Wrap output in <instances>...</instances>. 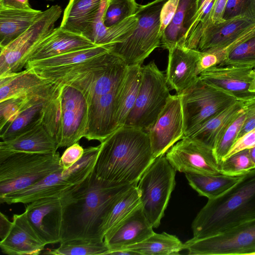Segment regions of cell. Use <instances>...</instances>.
Instances as JSON below:
<instances>
[{"mask_svg": "<svg viewBox=\"0 0 255 255\" xmlns=\"http://www.w3.org/2000/svg\"><path fill=\"white\" fill-rule=\"evenodd\" d=\"M109 249L104 240L76 239L62 241L58 248L44 254L54 255H108Z\"/></svg>", "mask_w": 255, "mask_h": 255, "instance_id": "cell-37", "label": "cell"}, {"mask_svg": "<svg viewBox=\"0 0 255 255\" xmlns=\"http://www.w3.org/2000/svg\"><path fill=\"white\" fill-rule=\"evenodd\" d=\"M122 82L88 105V122L84 137L88 140L101 142L118 129L116 115Z\"/></svg>", "mask_w": 255, "mask_h": 255, "instance_id": "cell-17", "label": "cell"}, {"mask_svg": "<svg viewBox=\"0 0 255 255\" xmlns=\"http://www.w3.org/2000/svg\"><path fill=\"white\" fill-rule=\"evenodd\" d=\"M166 76L154 61L142 66V76L133 107L124 127L145 131L152 127L171 96Z\"/></svg>", "mask_w": 255, "mask_h": 255, "instance_id": "cell-9", "label": "cell"}, {"mask_svg": "<svg viewBox=\"0 0 255 255\" xmlns=\"http://www.w3.org/2000/svg\"><path fill=\"white\" fill-rule=\"evenodd\" d=\"M142 76V65L128 66L122 83L116 115L117 128L125 126L127 118L135 104Z\"/></svg>", "mask_w": 255, "mask_h": 255, "instance_id": "cell-30", "label": "cell"}, {"mask_svg": "<svg viewBox=\"0 0 255 255\" xmlns=\"http://www.w3.org/2000/svg\"><path fill=\"white\" fill-rule=\"evenodd\" d=\"M254 219L255 169L221 195L208 199L192 223V239L214 236Z\"/></svg>", "mask_w": 255, "mask_h": 255, "instance_id": "cell-3", "label": "cell"}, {"mask_svg": "<svg viewBox=\"0 0 255 255\" xmlns=\"http://www.w3.org/2000/svg\"><path fill=\"white\" fill-rule=\"evenodd\" d=\"M166 79L168 86L181 94L199 80L197 65L200 51L177 45L168 50Z\"/></svg>", "mask_w": 255, "mask_h": 255, "instance_id": "cell-18", "label": "cell"}, {"mask_svg": "<svg viewBox=\"0 0 255 255\" xmlns=\"http://www.w3.org/2000/svg\"><path fill=\"white\" fill-rule=\"evenodd\" d=\"M119 250H130L142 255H178L184 250V244L174 235L165 232L154 233L138 244Z\"/></svg>", "mask_w": 255, "mask_h": 255, "instance_id": "cell-34", "label": "cell"}, {"mask_svg": "<svg viewBox=\"0 0 255 255\" xmlns=\"http://www.w3.org/2000/svg\"><path fill=\"white\" fill-rule=\"evenodd\" d=\"M255 77V68L238 65L213 66L199 75L202 81L223 90L244 103L255 98V93L250 91Z\"/></svg>", "mask_w": 255, "mask_h": 255, "instance_id": "cell-16", "label": "cell"}, {"mask_svg": "<svg viewBox=\"0 0 255 255\" xmlns=\"http://www.w3.org/2000/svg\"><path fill=\"white\" fill-rule=\"evenodd\" d=\"M254 146H255V128L238 138L223 160L237 152L246 149H250Z\"/></svg>", "mask_w": 255, "mask_h": 255, "instance_id": "cell-46", "label": "cell"}, {"mask_svg": "<svg viewBox=\"0 0 255 255\" xmlns=\"http://www.w3.org/2000/svg\"><path fill=\"white\" fill-rule=\"evenodd\" d=\"M146 132L155 158L164 155L183 138V118L180 94L171 95L156 121Z\"/></svg>", "mask_w": 255, "mask_h": 255, "instance_id": "cell-14", "label": "cell"}, {"mask_svg": "<svg viewBox=\"0 0 255 255\" xmlns=\"http://www.w3.org/2000/svg\"><path fill=\"white\" fill-rule=\"evenodd\" d=\"M62 9L54 5L42 11L24 33L6 46L0 48V76L21 71L34 48L55 28Z\"/></svg>", "mask_w": 255, "mask_h": 255, "instance_id": "cell-11", "label": "cell"}, {"mask_svg": "<svg viewBox=\"0 0 255 255\" xmlns=\"http://www.w3.org/2000/svg\"><path fill=\"white\" fill-rule=\"evenodd\" d=\"M139 4L135 0H107L103 20L105 26L111 27L133 15Z\"/></svg>", "mask_w": 255, "mask_h": 255, "instance_id": "cell-39", "label": "cell"}, {"mask_svg": "<svg viewBox=\"0 0 255 255\" xmlns=\"http://www.w3.org/2000/svg\"><path fill=\"white\" fill-rule=\"evenodd\" d=\"M135 185L117 201L104 222L102 233L105 235L141 205L139 191Z\"/></svg>", "mask_w": 255, "mask_h": 255, "instance_id": "cell-36", "label": "cell"}, {"mask_svg": "<svg viewBox=\"0 0 255 255\" xmlns=\"http://www.w3.org/2000/svg\"><path fill=\"white\" fill-rule=\"evenodd\" d=\"M110 51V45L95 46L70 51L52 57L30 61L27 68H53L73 65L92 57Z\"/></svg>", "mask_w": 255, "mask_h": 255, "instance_id": "cell-35", "label": "cell"}, {"mask_svg": "<svg viewBox=\"0 0 255 255\" xmlns=\"http://www.w3.org/2000/svg\"><path fill=\"white\" fill-rule=\"evenodd\" d=\"M176 170L165 155L156 157L142 174L137 188L143 213L153 228L159 227L175 185Z\"/></svg>", "mask_w": 255, "mask_h": 255, "instance_id": "cell-8", "label": "cell"}, {"mask_svg": "<svg viewBox=\"0 0 255 255\" xmlns=\"http://www.w3.org/2000/svg\"><path fill=\"white\" fill-rule=\"evenodd\" d=\"M250 91L251 92L255 93V77L250 86Z\"/></svg>", "mask_w": 255, "mask_h": 255, "instance_id": "cell-54", "label": "cell"}, {"mask_svg": "<svg viewBox=\"0 0 255 255\" xmlns=\"http://www.w3.org/2000/svg\"><path fill=\"white\" fill-rule=\"evenodd\" d=\"M76 189L61 196L43 198L26 204L28 219L46 245L61 242L65 207Z\"/></svg>", "mask_w": 255, "mask_h": 255, "instance_id": "cell-13", "label": "cell"}, {"mask_svg": "<svg viewBox=\"0 0 255 255\" xmlns=\"http://www.w3.org/2000/svg\"><path fill=\"white\" fill-rule=\"evenodd\" d=\"M12 225L8 218L2 213L0 214V238L2 240L9 231Z\"/></svg>", "mask_w": 255, "mask_h": 255, "instance_id": "cell-51", "label": "cell"}, {"mask_svg": "<svg viewBox=\"0 0 255 255\" xmlns=\"http://www.w3.org/2000/svg\"><path fill=\"white\" fill-rule=\"evenodd\" d=\"M198 2V0H179L173 19L161 36L163 48L169 50L181 44L197 13Z\"/></svg>", "mask_w": 255, "mask_h": 255, "instance_id": "cell-29", "label": "cell"}, {"mask_svg": "<svg viewBox=\"0 0 255 255\" xmlns=\"http://www.w3.org/2000/svg\"><path fill=\"white\" fill-rule=\"evenodd\" d=\"M62 109L61 129L57 140L58 147H68L84 137L88 122L87 103L73 104L62 107Z\"/></svg>", "mask_w": 255, "mask_h": 255, "instance_id": "cell-28", "label": "cell"}, {"mask_svg": "<svg viewBox=\"0 0 255 255\" xmlns=\"http://www.w3.org/2000/svg\"><path fill=\"white\" fill-rule=\"evenodd\" d=\"M238 65L255 68V35L235 47L219 65Z\"/></svg>", "mask_w": 255, "mask_h": 255, "instance_id": "cell-43", "label": "cell"}, {"mask_svg": "<svg viewBox=\"0 0 255 255\" xmlns=\"http://www.w3.org/2000/svg\"><path fill=\"white\" fill-rule=\"evenodd\" d=\"M42 11L0 8V48L13 41L29 27Z\"/></svg>", "mask_w": 255, "mask_h": 255, "instance_id": "cell-27", "label": "cell"}, {"mask_svg": "<svg viewBox=\"0 0 255 255\" xmlns=\"http://www.w3.org/2000/svg\"><path fill=\"white\" fill-rule=\"evenodd\" d=\"M59 152H18L0 161V198L25 189L63 169Z\"/></svg>", "mask_w": 255, "mask_h": 255, "instance_id": "cell-7", "label": "cell"}, {"mask_svg": "<svg viewBox=\"0 0 255 255\" xmlns=\"http://www.w3.org/2000/svg\"><path fill=\"white\" fill-rule=\"evenodd\" d=\"M228 0H216L213 5L211 15L212 23L216 24L223 22V15Z\"/></svg>", "mask_w": 255, "mask_h": 255, "instance_id": "cell-49", "label": "cell"}, {"mask_svg": "<svg viewBox=\"0 0 255 255\" xmlns=\"http://www.w3.org/2000/svg\"><path fill=\"white\" fill-rule=\"evenodd\" d=\"M165 156L176 171L220 174L213 150L189 137L177 141L167 151Z\"/></svg>", "mask_w": 255, "mask_h": 255, "instance_id": "cell-15", "label": "cell"}, {"mask_svg": "<svg viewBox=\"0 0 255 255\" xmlns=\"http://www.w3.org/2000/svg\"><path fill=\"white\" fill-rule=\"evenodd\" d=\"M179 0H167L162 6L160 14V34L161 36L172 21L176 11Z\"/></svg>", "mask_w": 255, "mask_h": 255, "instance_id": "cell-47", "label": "cell"}, {"mask_svg": "<svg viewBox=\"0 0 255 255\" xmlns=\"http://www.w3.org/2000/svg\"><path fill=\"white\" fill-rule=\"evenodd\" d=\"M31 68L52 82L76 88L85 96L88 105L119 85L128 66L119 56L109 51L69 66Z\"/></svg>", "mask_w": 255, "mask_h": 255, "instance_id": "cell-4", "label": "cell"}, {"mask_svg": "<svg viewBox=\"0 0 255 255\" xmlns=\"http://www.w3.org/2000/svg\"><path fill=\"white\" fill-rule=\"evenodd\" d=\"M57 84L43 78L31 68L0 76V101L25 95H50Z\"/></svg>", "mask_w": 255, "mask_h": 255, "instance_id": "cell-20", "label": "cell"}, {"mask_svg": "<svg viewBox=\"0 0 255 255\" xmlns=\"http://www.w3.org/2000/svg\"><path fill=\"white\" fill-rule=\"evenodd\" d=\"M249 152L255 169V146L249 149Z\"/></svg>", "mask_w": 255, "mask_h": 255, "instance_id": "cell-53", "label": "cell"}, {"mask_svg": "<svg viewBox=\"0 0 255 255\" xmlns=\"http://www.w3.org/2000/svg\"><path fill=\"white\" fill-rule=\"evenodd\" d=\"M107 0H104L101 9L93 25L89 39L97 45H110L120 41L130 34L137 21L135 13L118 25L107 27L105 26L103 16Z\"/></svg>", "mask_w": 255, "mask_h": 255, "instance_id": "cell-31", "label": "cell"}, {"mask_svg": "<svg viewBox=\"0 0 255 255\" xmlns=\"http://www.w3.org/2000/svg\"><path fill=\"white\" fill-rule=\"evenodd\" d=\"M255 26V15L238 16L219 23L211 22L205 28L197 50L223 48Z\"/></svg>", "mask_w": 255, "mask_h": 255, "instance_id": "cell-22", "label": "cell"}, {"mask_svg": "<svg viewBox=\"0 0 255 255\" xmlns=\"http://www.w3.org/2000/svg\"><path fill=\"white\" fill-rule=\"evenodd\" d=\"M57 84L55 90L45 100L41 122L44 128L57 143L61 132L63 115L61 85Z\"/></svg>", "mask_w": 255, "mask_h": 255, "instance_id": "cell-38", "label": "cell"}, {"mask_svg": "<svg viewBox=\"0 0 255 255\" xmlns=\"http://www.w3.org/2000/svg\"><path fill=\"white\" fill-rule=\"evenodd\" d=\"M180 95L183 118V138L238 101L232 94L204 83L199 78L193 87Z\"/></svg>", "mask_w": 255, "mask_h": 255, "instance_id": "cell-10", "label": "cell"}, {"mask_svg": "<svg viewBox=\"0 0 255 255\" xmlns=\"http://www.w3.org/2000/svg\"><path fill=\"white\" fill-rule=\"evenodd\" d=\"M42 98L46 97L25 95L0 101V129L12 122L25 108Z\"/></svg>", "mask_w": 255, "mask_h": 255, "instance_id": "cell-41", "label": "cell"}, {"mask_svg": "<svg viewBox=\"0 0 255 255\" xmlns=\"http://www.w3.org/2000/svg\"><path fill=\"white\" fill-rule=\"evenodd\" d=\"M46 98H40L27 107L12 122L0 129L1 141L13 139L41 124Z\"/></svg>", "mask_w": 255, "mask_h": 255, "instance_id": "cell-33", "label": "cell"}, {"mask_svg": "<svg viewBox=\"0 0 255 255\" xmlns=\"http://www.w3.org/2000/svg\"><path fill=\"white\" fill-rule=\"evenodd\" d=\"M47 0L53 1V0Z\"/></svg>", "mask_w": 255, "mask_h": 255, "instance_id": "cell-55", "label": "cell"}, {"mask_svg": "<svg viewBox=\"0 0 255 255\" xmlns=\"http://www.w3.org/2000/svg\"><path fill=\"white\" fill-rule=\"evenodd\" d=\"M100 148L101 144L85 148L82 157L70 168L53 172L32 186L0 198V203L27 204L73 191L93 172Z\"/></svg>", "mask_w": 255, "mask_h": 255, "instance_id": "cell-5", "label": "cell"}, {"mask_svg": "<svg viewBox=\"0 0 255 255\" xmlns=\"http://www.w3.org/2000/svg\"><path fill=\"white\" fill-rule=\"evenodd\" d=\"M135 185L109 183L98 179L92 172L74 191L65 207L61 242L76 239L104 240L103 227L112 208Z\"/></svg>", "mask_w": 255, "mask_h": 255, "instance_id": "cell-1", "label": "cell"}, {"mask_svg": "<svg viewBox=\"0 0 255 255\" xmlns=\"http://www.w3.org/2000/svg\"><path fill=\"white\" fill-rule=\"evenodd\" d=\"M84 149L78 142L67 147L60 158L62 168L67 170L77 162L82 157Z\"/></svg>", "mask_w": 255, "mask_h": 255, "instance_id": "cell-45", "label": "cell"}, {"mask_svg": "<svg viewBox=\"0 0 255 255\" xmlns=\"http://www.w3.org/2000/svg\"><path fill=\"white\" fill-rule=\"evenodd\" d=\"M0 8L31 10L28 0H0Z\"/></svg>", "mask_w": 255, "mask_h": 255, "instance_id": "cell-50", "label": "cell"}, {"mask_svg": "<svg viewBox=\"0 0 255 255\" xmlns=\"http://www.w3.org/2000/svg\"><path fill=\"white\" fill-rule=\"evenodd\" d=\"M46 245L29 222L25 211L13 215L9 231L0 241L2 253L9 255H39Z\"/></svg>", "mask_w": 255, "mask_h": 255, "instance_id": "cell-19", "label": "cell"}, {"mask_svg": "<svg viewBox=\"0 0 255 255\" xmlns=\"http://www.w3.org/2000/svg\"><path fill=\"white\" fill-rule=\"evenodd\" d=\"M244 109L246 119L238 138L255 128V98L244 103Z\"/></svg>", "mask_w": 255, "mask_h": 255, "instance_id": "cell-48", "label": "cell"}, {"mask_svg": "<svg viewBox=\"0 0 255 255\" xmlns=\"http://www.w3.org/2000/svg\"><path fill=\"white\" fill-rule=\"evenodd\" d=\"M96 45L82 35L67 31L59 26L55 28L29 53L26 59V64L30 61L44 59Z\"/></svg>", "mask_w": 255, "mask_h": 255, "instance_id": "cell-23", "label": "cell"}, {"mask_svg": "<svg viewBox=\"0 0 255 255\" xmlns=\"http://www.w3.org/2000/svg\"><path fill=\"white\" fill-rule=\"evenodd\" d=\"M100 144L93 172L98 179L109 183L137 184L156 158L147 132L140 129L121 127Z\"/></svg>", "mask_w": 255, "mask_h": 255, "instance_id": "cell-2", "label": "cell"}, {"mask_svg": "<svg viewBox=\"0 0 255 255\" xmlns=\"http://www.w3.org/2000/svg\"><path fill=\"white\" fill-rule=\"evenodd\" d=\"M167 0H154L139 5L135 12L136 26L120 41L110 45V51L128 66L142 65L144 60L161 44L160 14Z\"/></svg>", "mask_w": 255, "mask_h": 255, "instance_id": "cell-6", "label": "cell"}, {"mask_svg": "<svg viewBox=\"0 0 255 255\" xmlns=\"http://www.w3.org/2000/svg\"><path fill=\"white\" fill-rule=\"evenodd\" d=\"M242 15H255V0H228L224 19Z\"/></svg>", "mask_w": 255, "mask_h": 255, "instance_id": "cell-44", "label": "cell"}, {"mask_svg": "<svg viewBox=\"0 0 255 255\" xmlns=\"http://www.w3.org/2000/svg\"><path fill=\"white\" fill-rule=\"evenodd\" d=\"M58 146L42 124L10 140L0 142V161L18 152L51 153Z\"/></svg>", "mask_w": 255, "mask_h": 255, "instance_id": "cell-24", "label": "cell"}, {"mask_svg": "<svg viewBox=\"0 0 255 255\" xmlns=\"http://www.w3.org/2000/svg\"><path fill=\"white\" fill-rule=\"evenodd\" d=\"M246 119L244 109L232 121L217 141L213 152L220 165L232 145L238 137Z\"/></svg>", "mask_w": 255, "mask_h": 255, "instance_id": "cell-40", "label": "cell"}, {"mask_svg": "<svg viewBox=\"0 0 255 255\" xmlns=\"http://www.w3.org/2000/svg\"><path fill=\"white\" fill-rule=\"evenodd\" d=\"M244 102L237 101L233 105L214 116L189 136V137L213 150L232 121L243 110Z\"/></svg>", "mask_w": 255, "mask_h": 255, "instance_id": "cell-26", "label": "cell"}, {"mask_svg": "<svg viewBox=\"0 0 255 255\" xmlns=\"http://www.w3.org/2000/svg\"><path fill=\"white\" fill-rule=\"evenodd\" d=\"M153 228L140 205L105 235L108 254L144 241L154 233Z\"/></svg>", "mask_w": 255, "mask_h": 255, "instance_id": "cell-21", "label": "cell"}, {"mask_svg": "<svg viewBox=\"0 0 255 255\" xmlns=\"http://www.w3.org/2000/svg\"><path fill=\"white\" fill-rule=\"evenodd\" d=\"M108 255H138L135 252L128 250H118L110 252Z\"/></svg>", "mask_w": 255, "mask_h": 255, "instance_id": "cell-52", "label": "cell"}, {"mask_svg": "<svg viewBox=\"0 0 255 255\" xmlns=\"http://www.w3.org/2000/svg\"><path fill=\"white\" fill-rule=\"evenodd\" d=\"M184 173L192 188L200 196L206 197L208 199L222 194L237 183L241 176H230L222 174Z\"/></svg>", "mask_w": 255, "mask_h": 255, "instance_id": "cell-32", "label": "cell"}, {"mask_svg": "<svg viewBox=\"0 0 255 255\" xmlns=\"http://www.w3.org/2000/svg\"><path fill=\"white\" fill-rule=\"evenodd\" d=\"M184 244L191 255H255V219Z\"/></svg>", "mask_w": 255, "mask_h": 255, "instance_id": "cell-12", "label": "cell"}, {"mask_svg": "<svg viewBox=\"0 0 255 255\" xmlns=\"http://www.w3.org/2000/svg\"><path fill=\"white\" fill-rule=\"evenodd\" d=\"M220 174L240 176L255 169L249 149L237 152L223 160L219 165Z\"/></svg>", "mask_w": 255, "mask_h": 255, "instance_id": "cell-42", "label": "cell"}, {"mask_svg": "<svg viewBox=\"0 0 255 255\" xmlns=\"http://www.w3.org/2000/svg\"><path fill=\"white\" fill-rule=\"evenodd\" d=\"M104 0H70L64 10L60 27L89 39L94 21Z\"/></svg>", "mask_w": 255, "mask_h": 255, "instance_id": "cell-25", "label": "cell"}]
</instances>
